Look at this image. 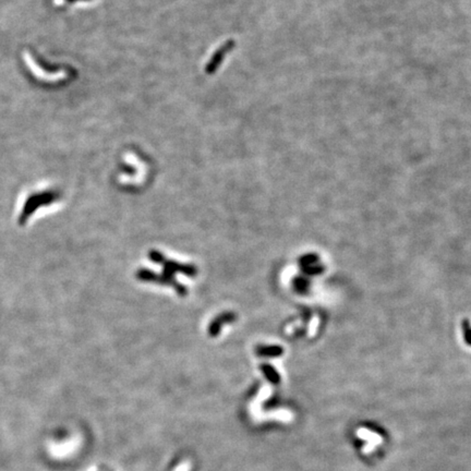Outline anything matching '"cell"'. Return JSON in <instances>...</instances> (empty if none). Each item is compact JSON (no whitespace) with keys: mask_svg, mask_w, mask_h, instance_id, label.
<instances>
[{"mask_svg":"<svg viewBox=\"0 0 471 471\" xmlns=\"http://www.w3.org/2000/svg\"><path fill=\"white\" fill-rule=\"evenodd\" d=\"M67 1H73V0H67Z\"/></svg>","mask_w":471,"mask_h":471,"instance_id":"6da1fadb","label":"cell"}]
</instances>
